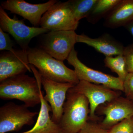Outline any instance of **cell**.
Here are the masks:
<instances>
[{"mask_svg":"<svg viewBox=\"0 0 133 133\" xmlns=\"http://www.w3.org/2000/svg\"><path fill=\"white\" fill-rule=\"evenodd\" d=\"M28 55L30 64L38 69L42 77L58 83L75 85L79 83L74 70L68 68L63 62L55 59L41 48H30Z\"/></svg>","mask_w":133,"mask_h":133,"instance_id":"2","label":"cell"},{"mask_svg":"<svg viewBox=\"0 0 133 133\" xmlns=\"http://www.w3.org/2000/svg\"><path fill=\"white\" fill-rule=\"evenodd\" d=\"M0 28L8 32L15 38L22 50L28 52L29 44L31 39L41 34L48 33L49 30L41 27H29L23 20L11 18L0 6Z\"/></svg>","mask_w":133,"mask_h":133,"instance_id":"6","label":"cell"},{"mask_svg":"<svg viewBox=\"0 0 133 133\" xmlns=\"http://www.w3.org/2000/svg\"><path fill=\"white\" fill-rule=\"evenodd\" d=\"M30 67L35 77L19 74L0 82L1 99L19 100L28 108L41 104V75L33 65Z\"/></svg>","mask_w":133,"mask_h":133,"instance_id":"1","label":"cell"},{"mask_svg":"<svg viewBox=\"0 0 133 133\" xmlns=\"http://www.w3.org/2000/svg\"><path fill=\"white\" fill-rule=\"evenodd\" d=\"M121 0H98L86 19L89 22L95 24L102 18H105Z\"/></svg>","mask_w":133,"mask_h":133,"instance_id":"17","label":"cell"},{"mask_svg":"<svg viewBox=\"0 0 133 133\" xmlns=\"http://www.w3.org/2000/svg\"><path fill=\"white\" fill-rule=\"evenodd\" d=\"M57 1L50 0L44 3L32 4L24 0H7L1 2V6L27 19L34 27H38L43 15Z\"/></svg>","mask_w":133,"mask_h":133,"instance_id":"12","label":"cell"},{"mask_svg":"<svg viewBox=\"0 0 133 133\" xmlns=\"http://www.w3.org/2000/svg\"><path fill=\"white\" fill-rule=\"evenodd\" d=\"M78 133H108V132L96 121L88 120Z\"/></svg>","mask_w":133,"mask_h":133,"instance_id":"21","label":"cell"},{"mask_svg":"<svg viewBox=\"0 0 133 133\" xmlns=\"http://www.w3.org/2000/svg\"><path fill=\"white\" fill-rule=\"evenodd\" d=\"M124 27L132 35L133 37V21L126 24Z\"/></svg>","mask_w":133,"mask_h":133,"instance_id":"25","label":"cell"},{"mask_svg":"<svg viewBox=\"0 0 133 133\" xmlns=\"http://www.w3.org/2000/svg\"><path fill=\"white\" fill-rule=\"evenodd\" d=\"M38 114L30 111L24 104L6 103L0 107V133L18 132L24 125H31Z\"/></svg>","mask_w":133,"mask_h":133,"instance_id":"4","label":"cell"},{"mask_svg":"<svg viewBox=\"0 0 133 133\" xmlns=\"http://www.w3.org/2000/svg\"><path fill=\"white\" fill-rule=\"evenodd\" d=\"M68 63L74 67L79 81L102 85L115 90L124 91L123 83L119 78L105 74L86 66L78 59L77 52L73 48L67 58Z\"/></svg>","mask_w":133,"mask_h":133,"instance_id":"7","label":"cell"},{"mask_svg":"<svg viewBox=\"0 0 133 133\" xmlns=\"http://www.w3.org/2000/svg\"><path fill=\"white\" fill-rule=\"evenodd\" d=\"M14 43L9 35L0 28V50H7L14 52L15 50L13 48Z\"/></svg>","mask_w":133,"mask_h":133,"instance_id":"22","label":"cell"},{"mask_svg":"<svg viewBox=\"0 0 133 133\" xmlns=\"http://www.w3.org/2000/svg\"><path fill=\"white\" fill-rule=\"evenodd\" d=\"M41 77V83L46 93L44 97L49 103L52 110L51 119L58 124L63 115L67 92L75 85L70 83H58Z\"/></svg>","mask_w":133,"mask_h":133,"instance_id":"11","label":"cell"},{"mask_svg":"<svg viewBox=\"0 0 133 133\" xmlns=\"http://www.w3.org/2000/svg\"><path fill=\"white\" fill-rule=\"evenodd\" d=\"M41 98V108L35 125L29 131L18 133H61L59 125L52 121L50 116L51 107L44 99L42 90Z\"/></svg>","mask_w":133,"mask_h":133,"instance_id":"16","label":"cell"},{"mask_svg":"<svg viewBox=\"0 0 133 133\" xmlns=\"http://www.w3.org/2000/svg\"><path fill=\"white\" fill-rule=\"evenodd\" d=\"M90 104L84 95L69 89L59 125L61 133H78L89 120Z\"/></svg>","mask_w":133,"mask_h":133,"instance_id":"3","label":"cell"},{"mask_svg":"<svg viewBox=\"0 0 133 133\" xmlns=\"http://www.w3.org/2000/svg\"><path fill=\"white\" fill-rule=\"evenodd\" d=\"M104 19V26L107 28L124 27L133 21V0H121Z\"/></svg>","mask_w":133,"mask_h":133,"instance_id":"15","label":"cell"},{"mask_svg":"<svg viewBox=\"0 0 133 133\" xmlns=\"http://www.w3.org/2000/svg\"><path fill=\"white\" fill-rule=\"evenodd\" d=\"M98 0H70L68 1L77 21L87 18L95 6Z\"/></svg>","mask_w":133,"mask_h":133,"instance_id":"19","label":"cell"},{"mask_svg":"<svg viewBox=\"0 0 133 133\" xmlns=\"http://www.w3.org/2000/svg\"><path fill=\"white\" fill-rule=\"evenodd\" d=\"M104 62L105 66L110 69L112 72L116 73L121 81L124 83L128 74L124 55L105 56Z\"/></svg>","mask_w":133,"mask_h":133,"instance_id":"18","label":"cell"},{"mask_svg":"<svg viewBox=\"0 0 133 133\" xmlns=\"http://www.w3.org/2000/svg\"><path fill=\"white\" fill-rule=\"evenodd\" d=\"M126 97L133 101V72L128 73L123 83Z\"/></svg>","mask_w":133,"mask_h":133,"instance_id":"23","label":"cell"},{"mask_svg":"<svg viewBox=\"0 0 133 133\" xmlns=\"http://www.w3.org/2000/svg\"><path fill=\"white\" fill-rule=\"evenodd\" d=\"M79 23L74 17L69 1H57L43 15L40 26L50 31H75Z\"/></svg>","mask_w":133,"mask_h":133,"instance_id":"5","label":"cell"},{"mask_svg":"<svg viewBox=\"0 0 133 133\" xmlns=\"http://www.w3.org/2000/svg\"><path fill=\"white\" fill-rule=\"evenodd\" d=\"M95 112L104 115V118L99 124L108 130L124 119L133 116V101L120 96L100 105Z\"/></svg>","mask_w":133,"mask_h":133,"instance_id":"10","label":"cell"},{"mask_svg":"<svg viewBox=\"0 0 133 133\" xmlns=\"http://www.w3.org/2000/svg\"><path fill=\"white\" fill-rule=\"evenodd\" d=\"M77 43L85 44L94 48L105 56L124 55L125 47L109 34L105 33L97 38H92L85 34L77 35Z\"/></svg>","mask_w":133,"mask_h":133,"instance_id":"14","label":"cell"},{"mask_svg":"<svg viewBox=\"0 0 133 133\" xmlns=\"http://www.w3.org/2000/svg\"><path fill=\"white\" fill-rule=\"evenodd\" d=\"M74 91L84 95L90 104L89 120L96 121L97 108L100 105L109 102L121 96V91L115 90L102 85L96 84L85 81L79 83L72 87Z\"/></svg>","mask_w":133,"mask_h":133,"instance_id":"9","label":"cell"},{"mask_svg":"<svg viewBox=\"0 0 133 133\" xmlns=\"http://www.w3.org/2000/svg\"><path fill=\"white\" fill-rule=\"evenodd\" d=\"M124 55L128 73L133 72V44L125 47Z\"/></svg>","mask_w":133,"mask_h":133,"instance_id":"24","label":"cell"},{"mask_svg":"<svg viewBox=\"0 0 133 133\" xmlns=\"http://www.w3.org/2000/svg\"><path fill=\"white\" fill-rule=\"evenodd\" d=\"M73 30L50 31L44 36L41 49L55 59H66L77 43Z\"/></svg>","mask_w":133,"mask_h":133,"instance_id":"8","label":"cell"},{"mask_svg":"<svg viewBox=\"0 0 133 133\" xmlns=\"http://www.w3.org/2000/svg\"><path fill=\"white\" fill-rule=\"evenodd\" d=\"M108 130V133H133V116L124 119Z\"/></svg>","mask_w":133,"mask_h":133,"instance_id":"20","label":"cell"},{"mask_svg":"<svg viewBox=\"0 0 133 133\" xmlns=\"http://www.w3.org/2000/svg\"><path fill=\"white\" fill-rule=\"evenodd\" d=\"M31 72L28 52L22 50L3 52L0 56V82L11 77Z\"/></svg>","mask_w":133,"mask_h":133,"instance_id":"13","label":"cell"}]
</instances>
